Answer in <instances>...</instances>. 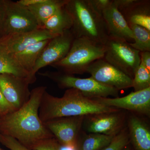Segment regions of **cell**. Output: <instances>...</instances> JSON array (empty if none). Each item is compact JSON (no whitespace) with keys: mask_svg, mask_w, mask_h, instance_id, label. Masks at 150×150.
Instances as JSON below:
<instances>
[{"mask_svg":"<svg viewBox=\"0 0 150 150\" xmlns=\"http://www.w3.org/2000/svg\"><path fill=\"white\" fill-rule=\"evenodd\" d=\"M46 87L32 90L28 101L18 110L0 116V134L11 137L28 148L54 138L39 115V107Z\"/></svg>","mask_w":150,"mask_h":150,"instance_id":"cell-1","label":"cell"},{"mask_svg":"<svg viewBox=\"0 0 150 150\" xmlns=\"http://www.w3.org/2000/svg\"><path fill=\"white\" fill-rule=\"evenodd\" d=\"M120 110L87 97L76 89L69 88L61 98L53 96L45 91L40 102L39 115L44 123L55 118L86 116Z\"/></svg>","mask_w":150,"mask_h":150,"instance_id":"cell-2","label":"cell"},{"mask_svg":"<svg viewBox=\"0 0 150 150\" xmlns=\"http://www.w3.org/2000/svg\"><path fill=\"white\" fill-rule=\"evenodd\" d=\"M73 19L71 30L75 38L87 39L104 45L108 36L102 14L90 0H68L65 5Z\"/></svg>","mask_w":150,"mask_h":150,"instance_id":"cell-3","label":"cell"},{"mask_svg":"<svg viewBox=\"0 0 150 150\" xmlns=\"http://www.w3.org/2000/svg\"><path fill=\"white\" fill-rule=\"evenodd\" d=\"M104 45L82 38H75L64 59L51 65L58 71L68 74H82L95 61L103 59Z\"/></svg>","mask_w":150,"mask_h":150,"instance_id":"cell-4","label":"cell"},{"mask_svg":"<svg viewBox=\"0 0 150 150\" xmlns=\"http://www.w3.org/2000/svg\"><path fill=\"white\" fill-rule=\"evenodd\" d=\"M38 74L53 81L60 88L76 89L89 98H107L109 96L115 98L119 96V91L100 83L91 77L84 79L76 77L74 75L59 71H47L38 73Z\"/></svg>","mask_w":150,"mask_h":150,"instance_id":"cell-5","label":"cell"},{"mask_svg":"<svg viewBox=\"0 0 150 150\" xmlns=\"http://www.w3.org/2000/svg\"><path fill=\"white\" fill-rule=\"evenodd\" d=\"M104 46L103 59L133 79L141 63L140 51L133 48L126 40L110 37Z\"/></svg>","mask_w":150,"mask_h":150,"instance_id":"cell-6","label":"cell"},{"mask_svg":"<svg viewBox=\"0 0 150 150\" xmlns=\"http://www.w3.org/2000/svg\"><path fill=\"white\" fill-rule=\"evenodd\" d=\"M38 28L35 17L27 7L17 1L5 0L4 36L30 32Z\"/></svg>","mask_w":150,"mask_h":150,"instance_id":"cell-7","label":"cell"},{"mask_svg":"<svg viewBox=\"0 0 150 150\" xmlns=\"http://www.w3.org/2000/svg\"><path fill=\"white\" fill-rule=\"evenodd\" d=\"M84 116L55 118L43 123L60 145L76 150Z\"/></svg>","mask_w":150,"mask_h":150,"instance_id":"cell-8","label":"cell"},{"mask_svg":"<svg viewBox=\"0 0 150 150\" xmlns=\"http://www.w3.org/2000/svg\"><path fill=\"white\" fill-rule=\"evenodd\" d=\"M74 39L70 30L50 39L38 57L33 70L31 77L33 83L36 81L35 75L39 70L59 62L66 57Z\"/></svg>","mask_w":150,"mask_h":150,"instance_id":"cell-9","label":"cell"},{"mask_svg":"<svg viewBox=\"0 0 150 150\" xmlns=\"http://www.w3.org/2000/svg\"><path fill=\"white\" fill-rule=\"evenodd\" d=\"M86 73L100 83L119 91L132 87L133 79L103 59L93 62Z\"/></svg>","mask_w":150,"mask_h":150,"instance_id":"cell-10","label":"cell"},{"mask_svg":"<svg viewBox=\"0 0 150 150\" xmlns=\"http://www.w3.org/2000/svg\"><path fill=\"white\" fill-rule=\"evenodd\" d=\"M125 113L120 110L86 115L83 126L88 133L115 136L125 128Z\"/></svg>","mask_w":150,"mask_h":150,"instance_id":"cell-11","label":"cell"},{"mask_svg":"<svg viewBox=\"0 0 150 150\" xmlns=\"http://www.w3.org/2000/svg\"><path fill=\"white\" fill-rule=\"evenodd\" d=\"M29 81L13 75L0 74V89L14 111L20 109L30 96Z\"/></svg>","mask_w":150,"mask_h":150,"instance_id":"cell-12","label":"cell"},{"mask_svg":"<svg viewBox=\"0 0 150 150\" xmlns=\"http://www.w3.org/2000/svg\"><path fill=\"white\" fill-rule=\"evenodd\" d=\"M100 103L117 109L130 110L149 116L150 114V87L132 92L122 97L93 98Z\"/></svg>","mask_w":150,"mask_h":150,"instance_id":"cell-13","label":"cell"},{"mask_svg":"<svg viewBox=\"0 0 150 150\" xmlns=\"http://www.w3.org/2000/svg\"><path fill=\"white\" fill-rule=\"evenodd\" d=\"M55 36L45 28H38L30 32L5 35L0 38V41L10 53L15 54L31 45Z\"/></svg>","mask_w":150,"mask_h":150,"instance_id":"cell-14","label":"cell"},{"mask_svg":"<svg viewBox=\"0 0 150 150\" xmlns=\"http://www.w3.org/2000/svg\"><path fill=\"white\" fill-rule=\"evenodd\" d=\"M102 14L109 37L126 40L129 43L134 41L133 31L113 0L110 5L103 11Z\"/></svg>","mask_w":150,"mask_h":150,"instance_id":"cell-15","label":"cell"},{"mask_svg":"<svg viewBox=\"0 0 150 150\" xmlns=\"http://www.w3.org/2000/svg\"><path fill=\"white\" fill-rule=\"evenodd\" d=\"M129 140L135 150H150V129L144 121L135 115L128 121Z\"/></svg>","mask_w":150,"mask_h":150,"instance_id":"cell-16","label":"cell"},{"mask_svg":"<svg viewBox=\"0 0 150 150\" xmlns=\"http://www.w3.org/2000/svg\"><path fill=\"white\" fill-rule=\"evenodd\" d=\"M120 12L129 25H139L150 31V0H135L129 7Z\"/></svg>","mask_w":150,"mask_h":150,"instance_id":"cell-17","label":"cell"},{"mask_svg":"<svg viewBox=\"0 0 150 150\" xmlns=\"http://www.w3.org/2000/svg\"><path fill=\"white\" fill-rule=\"evenodd\" d=\"M50 40L40 41L28 46L21 52L13 54L15 59L20 66L29 74L32 83H34L31 77L33 70L38 57Z\"/></svg>","mask_w":150,"mask_h":150,"instance_id":"cell-18","label":"cell"},{"mask_svg":"<svg viewBox=\"0 0 150 150\" xmlns=\"http://www.w3.org/2000/svg\"><path fill=\"white\" fill-rule=\"evenodd\" d=\"M68 0H44L42 2L27 7L34 16L39 28L67 4Z\"/></svg>","mask_w":150,"mask_h":150,"instance_id":"cell-19","label":"cell"},{"mask_svg":"<svg viewBox=\"0 0 150 150\" xmlns=\"http://www.w3.org/2000/svg\"><path fill=\"white\" fill-rule=\"evenodd\" d=\"M72 25V18L64 6L46 21L43 28L57 36L70 30Z\"/></svg>","mask_w":150,"mask_h":150,"instance_id":"cell-20","label":"cell"},{"mask_svg":"<svg viewBox=\"0 0 150 150\" xmlns=\"http://www.w3.org/2000/svg\"><path fill=\"white\" fill-rule=\"evenodd\" d=\"M4 74L27 79L30 83L32 84L28 73L20 66L13 54L10 53L0 41V74Z\"/></svg>","mask_w":150,"mask_h":150,"instance_id":"cell-21","label":"cell"},{"mask_svg":"<svg viewBox=\"0 0 150 150\" xmlns=\"http://www.w3.org/2000/svg\"><path fill=\"white\" fill-rule=\"evenodd\" d=\"M115 136L91 133L85 134L81 139L79 138L76 150H100L109 145Z\"/></svg>","mask_w":150,"mask_h":150,"instance_id":"cell-22","label":"cell"},{"mask_svg":"<svg viewBox=\"0 0 150 150\" xmlns=\"http://www.w3.org/2000/svg\"><path fill=\"white\" fill-rule=\"evenodd\" d=\"M134 35V40L129 44L140 52L150 51V31L136 25H129Z\"/></svg>","mask_w":150,"mask_h":150,"instance_id":"cell-23","label":"cell"},{"mask_svg":"<svg viewBox=\"0 0 150 150\" xmlns=\"http://www.w3.org/2000/svg\"><path fill=\"white\" fill-rule=\"evenodd\" d=\"M132 87L134 91L143 90L150 87V71L141 63L134 74Z\"/></svg>","mask_w":150,"mask_h":150,"instance_id":"cell-24","label":"cell"},{"mask_svg":"<svg viewBox=\"0 0 150 150\" xmlns=\"http://www.w3.org/2000/svg\"><path fill=\"white\" fill-rule=\"evenodd\" d=\"M129 143L128 129L125 127L114 137L109 145L100 150H123Z\"/></svg>","mask_w":150,"mask_h":150,"instance_id":"cell-25","label":"cell"},{"mask_svg":"<svg viewBox=\"0 0 150 150\" xmlns=\"http://www.w3.org/2000/svg\"><path fill=\"white\" fill-rule=\"evenodd\" d=\"M0 142L10 150H34L25 146L12 137L1 134Z\"/></svg>","mask_w":150,"mask_h":150,"instance_id":"cell-26","label":"cell"},{"mask_svg":"<svg viewBox=\"0 0 150 150\" xmlns=\"http://www.w3.org/2000/svg\"><path fill=\"white\" fill-rule=\"evenodd\" d=\"M31 149L34 150H61L60 144L54 138L40 141Z\"/></svg>","mask_w":150,"mask_h":150,"instance_id":"cell-27","label":"cell"},{"mask_svg":"<svg viewBox=\"0 0 150 150\" xmlns=\"http://www.w3.org/2000/svg\"><path fill=\"white\" fill-rule=\"evenodd\" d=\"M94 8L102 14L103 11L110 5L112 0H90Z\"/></svg>","mask_w":150,"mask_h":150,"instance_id":"cell-28","label":"cell"},{"mask_svg":"<svg viewBox=\"0 0 150 150\" xmlns=\"http://www.w3.org/2000/svg\"><path fill=\"white\" fill-rule=\"evenodd\" d=\"M13 111V109L6 100L0 89V116Z\"/></svg>","mask_w":150,"mask_h":150,"instance_id":"cell-29","label":"cell"},{"mask_svg":"<svg viewBox=\"0 0 150 150\" xmlns=\"http://www.w3.org/2000/svg\"><path fill=\"white\" fill-rule=\"evenodd\" d=\"M5 14V0L0 1V38L4 36V19Z\"/></svg>","mask_w":150,"mask_h":150,"instance_id":"cell-30","label":"cell"},{"mask_svg":"<svg viewBox=\"0 0 150 150\" xmlns=\"http://www.w3.org/2000/svg\"><path fill=\"white\" fill-rule=\"evenodd\" d=\"M141 63L150 71V51L140 52Z\"/></svg>","mask_w":150,"mask_h":150,"instance_id":"cell-31","label":"cell"},{"mask_svg":"<svg viewBox=\"0 0 150 150\" xmlns=\"http://www.w3.org/2000/svg\"><path fill=\"white\" fill-rule=\"evenodd\" d=\"M44 1V0H20L17 1L25 6L28 7L42 2Z\"/></svg>","mask_w":150,"mask_h":150,"instance_id":"cell-32","label":"cell"},{"mask_svg":"<svg viewBox=\"0 0 150 150\" xmlns=\"http://www.w3.org/2000/svg\"><path fill=\"white\" fill-rule=\"evenodd\" d=\"M123 150H131V149H130V147H129V146H128H128H126V147Z\"/></svg>","mask_w":150,"mask_h":150,"instance_id":"cell-33","label":"cell"},{"mask_svg":"<svg viewBox=\"0 0 150 150\" xmlns=\"http://www.w3.org/2000/svg\"><path fill=\"white\" fill-rule=\"evenodd\" d=\"M0 150H1V149H0Z\"/></svg>","mask_w":150,"mask_h":150,"instance_id":"cell-34","label":"cell"}]
</instances>
